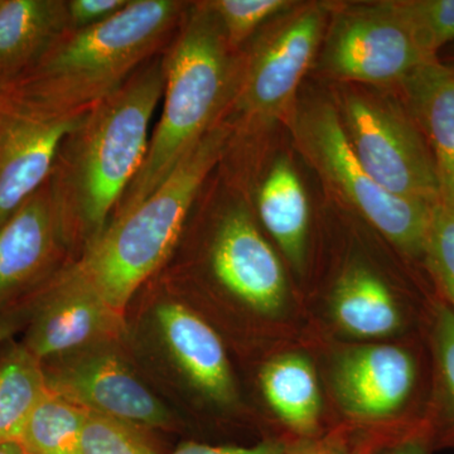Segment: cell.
Segmentation results:
<instances>
[{
    "label": "cell",
    "mask_w": 454,
    "mask_h": 454,
    "mask_svg": "<svg viewBox=\"0 0 454 454\" xmlns=\"http://www.w3.org/2000/svg\"><path fill=\"white\" fill-rule=\"evenodd\" d=\"M231 133V125L217 122L151 196L113 219L90 243L77 268L119 315L177 244L191 207L225 154Z\"/></svg>",
    "instance_id": "5b68a950"
},
{
    "label": "cell",
    "mask_w": 454,
    "mask_h": 454,
    "mask_svg": "<svg viewBox=\"0 0 454 454\" xmlns=\"http://www.w3.org/2000/svg\"><path fill=\"white\" fill-rule=\"evenodd\" d=\"M164 56L163 112L145 163L113 219L133 210L169 177L184 155L221 121L234 95L240 52L206 2L191 3Z\"/></svg>",
    "instance_id": "277c9868"
},
{
    "label": "cell",
    "mask_w": 454,
    "mask_h": 454,
    "mask_svg": "<svg viewBox=\"0 0 454 454\" xmlns=\"http://www.w3.org/2000/svg\"><path fill=\"white\" fill-rule=\"evenodd\" d=\"M292 0H208L206 4L219 20L232 50L252 40L267 23L294 7Z\"/></svg>",
    "instance_id": "484cf974"
},
{
    "label": "cell",
    "mask_w": 454,
    "mask_h": 454,
    "mask_svg": "<svg viewBox=\"0 0 454 454\" xmlns=\"http://www.w3.org/2000/svg\"><path fill=\"white\" fill-rule=\"evenodd\" d=\"M334 423L426 428L432 360L423 333L385 342H339L310 337Z\"/></svg>",
    "instance_id": "8992f818"
},
{
    "label": "cell",
    "mask_w": 454,
    "mask_h": 454,
    "mask_svg": "<svg viewBox=\"0 0 454 454\" xmlns=\"http://www.w3.org/2000/svg\"><path fill=\"white\" fill-rule=\"evenodd\" d=\"M331 2H297L267 23L240 51L230 107L249 128L291 118L301 82L313 70Z\"/></svg>",
    "instance_id": "30bf717a"
},
{
    "label": "cell",
    "mask_w": 454,
    "mask_h": 454,
    "mask_svg": "<svg viewBox=\"0 0 454 454\" xmlns=\"http://www.w3.org/2000/svg\"><path fill=\"white\" fill-rule=\"evenodd\" d=\"M7 91L0 86V110H2L4 104L7 103Z\"/></svg>",
    "instance_id": "e575fe53"
},
{
    "label": "cell",
    "mask_w": 454,
    "mask_h": 454,
    "mask_svg": "<svg viewBox=\"0 0 454 454\" xmlns=\"http://www.w3.org/2000/svg\"><path fill=\"white\" fill-rule=\"evenodd\" d=\"M0 454H27V450L20 441H12L0 443Z\"/></svg>",
    "instance_id": "d6a6232c"
},
{
    "label": "cell",
    "mask_w": 454,
    "mask_h": 454,
    "mask_svg": "<svg viewBox=\"0 0 454 454\" xmlns=\"http://www.w3.org/2000/svg\"><path fill=\"white\" fill-rule=\"evenodd\" d=\"M27 454H29V453H27Z\"/></svg>",
    "instance_id": "d590c367"
},
{
    "label": "cell",
    "mask_w": 454,
    "mask_h": 454,
    "mask_svg": "<svg viewBox=\"0 0 454 454\" xmlns=\"http://www.w3.org/2000/svg\"><path fill=\"white\" fill-rule=\"evenodd\" d=\"M391 7L427 59L454 43V0H389Z\"/></svg>",
    "instance_id": "cb8c5ba5"
},
{
    "label": "cell",
    "mask_w": 454,
    "mask_h": 454,
    "mask_svg": "<svg viewBox=\"0 0 454 454\" xmlns=\"http://www.w3.org/2000/svg\"><path fill=\"white\" fill-rule=\"evenodd\" d=\"M155 319L173 360L203 402L219 413H244L229 348L216 328L179 301L158 306Z\"/></svg>",
    "instance_id": "5bb4252c"
},
{
    "label": "cell",
    "mask_w": 454,
    "mask_h": 454,
    "mask_svg": "<svg viewBox=\"0 0 454 454\" xmlns=\"http://www.w3.org/2000/svg\"><path fill=\"white\" fill-rule=\"evenodd\" d=\"M47 390L41 361L25 345L13 346L0 361V443L20 442Z\"/></svg>",
    "instance_id": "7402d4cb"
},
{
    "label": "cell",
    "mask_w": 454,
    "mask_h": 454,
    "mask_svg": "<svg viewBox=\"0 0 454 454\" xmlns=\"http://www.w3.org/2000/svg\"><path fill=\"white\" fill-rule=\"evenodd\" d=\"M411 433L414 432L337 422L316 437L289 442L284 454H373L385 444Z\"/></svg>",
    "instance_id": "d4e9b609"
},
{
    "label": "cell",
    "mask_w": 454,
    "mask_h": 454,
    "mask_svg": "<svg viewBox=\"0 0 454 454\" xmlns=\"http://www.w3.org/2000/svg\"><path fill=\"white\" fill-rule=\"evenodd\" d=\"M130 0H68L67 29H82L106 22L127 7Z\"/></svg>",
    "instance_id": "f1b7e54d"
},
{
    "label": "cell",
    "mask_w": 454,
    "mask_h": 454,
    "mask_svg": "<svg viewBox=\"0 0 454 454\" xmlns=\"http://www.w3.org/2000/svg\"><path fill=\"white\" fill-rule=\"evenodd\" d=\"M65 234L49 179L0 226V307L49 269Z\"/></svg>",
    "instance_id": "ac0fdd59"
},
{
    "label": "cell",
    "mask_w": 454,
    "mask_h": 454,
    "mask_svg": "<svg viewBox=\"0 0 454 454\" xmlns=\"http://www.w3.org/2000/svg\"><path fill=\"white\" fill-rule=\"evenodd\" d=\"M426 336L432 382L424 427L435 452L454 450V312L438 295L430 304Z\"/></svg>",
    "instance_id": "44dd1931"
},
{
    "label": "cell",
    "mask_w": 454,
    "mask_h": 454,
    "mask_svg": "<svg viewBox=\"0 0 454 454\" xmlns=\"http://www.w3.org/2000/svg\"><path fill=\"white\" fill-rule=\"evenodd\" d=\"M288 444L280 437H265L254 446H211L188 442L169 454H284Z\"/></svg>",
    "instance_id": "f546056e"
},
{
    "label": "cell",
    "mask_w": 454,
    "mask_h": 454,
    "mask_svg": "<svg viewBox=\"0 0 454 454\" xmlns=\"http://www.w3.org/2000/svg\"><path fill=\"white\" fill-rule=\"evenodd\" d=\"M427 61L389 0L331 2L313 70L331 83L396 88Z\"/></svg>",
    "instance_id": "8fae6325"
},
{
    "label": "cell",
    "mask_w": 454,
    "mask_h": 454,
    "mask_svg": "<svg viewBox=\"0 0 454 454\" xmlns=\"http://www.w3.org/2000/svg\"><path fill=\"white\" fill-rule=\"evenodd\" d=\"M330 97L352 152L370 177L400 199L435 206L434 157L396 88L331 83Z\"/></svg>",
    "instance_id": "9c48e42d"
},
{
    "label": "cell",
    "mask_w": 454,
    "mask_h": 454,
    "mask_svg": "<svg viewBox=\"0 0 454 454\" xmlns=\"http://www.w3.org/2000/svg\"><path fill=\"white\" fill-rule=\"evenodd\" d=\"M437 167L442 205L454 208V67L424 62L396 86Z\"/></svg>",
    "instance_id": "d6986e66"
},
{
    "label": "cell",
    "mask_w": 454,
    "mask_h": 454,
    "mask_svg": "<svg viewBox=\"0 0 454 454\" xmlns=\"http://www.w3.org/2000/svg\"><path fill=\"white\" fill-rule=\"evenodd\" d=\"M328 227L317 232L303 291L309 339L385 342L423 333L432 284L363 223Z\"/></svg>",
    "instance_id": "6da1fadb"
},
{
    "label": "cell",
    "mask_w": 454,
    "mask_h": 454,
    "mask_svg": "<svg viewBox=\"0 0 454 454\" xmlns=\"http://www.w3.org/2000/svg\"><path fill=\"white\" fill-rule=\"evenodd\" d=\"M47 387L90 413L131 427L160 428L169 423L166 406L116 355L89 352L44 370Z\"/></svg>",
    "instance_id": "4fadbf2b"
},
{
    "label": "cell",
    "mask_w": 454,
    "mask_h": 454,
    "mask_svg": "<svg viewBox=\"0 0 454 454\" xmlns=\"http://www.w3.org/2000/svg\"><path fill=\"white\" fill-rule=\"evenodd\" d=\"M208 277L247 325L258 363L309 337L303 295L244 202L217 217L206 250Z\"/></svg>",
    "instance_id": "52a82bcc"
},
{
    "label": "cell",
    "mask_w": 454,
    "mask_h": 454,
    "mask_svg": "<svg viewBox=\"0 0 454 454\" xmlns=\"http://www.w3.org/2000/svg\"><path fill=\"white\" fill-rule=\"evenodd\" d=\"M164 79L162 53L90 109L66 139L50 177L66 232L77 225L94 240L107 226L145 163Z\"/></svg>",
    "instance_id": "7a4b0ae2"
},
{
    "label": "cell",
    "mask_w": 454,
    "mask_h": 454,
    "mask_svg": "<svg viewBox=\"0 0 454 454\" xmlns=\"http://www.w3.org/2000/svg\"><path fill=\"white\" fill-rule=\"evenodd\" d=\"M426 270L435 294L454 312V208L442 203L430 221Z\"/></svg>",
    "instance_id": "4316f807"
},
{
    "label": "cell",
    "mask_w": 454,
    "mask_h": 454,
    "mask_svg": "<svg viewBox=\"0 0 454 454\" xmlns=\"http://www.w3.org/2000/svg\"><path fill=\"white\" fill-rule=\"evenodd\" d=\"M88 411L50 389L27 423L20 443L29 454H82Z\"/></svg>",
    "instance_id": "603a6c76"
},
{
    "label": "cell",
    "mask_w": 454,
    "mask_h": 454,
    "mask_svg": "<svg viewBox=\"0 0 454 454\" xmlns=\"http://www.w3.org/2000/svg\"><path fill=\"white\" fill-rule=\"evenodd\" d=\"M121 319L76 267L38 303L23 345L42 363L109 339Z\"/></svg>",
    "instance_id": "2e32d148"
},
{
    "label": "cell",
    "mask_w": 454,
    "mask_h": 454,
    "mask_svg": "<svg viewBox=\"0 0 454 454\" xmlns=\"http://www.w3.org/2000/svg\"><path fill=\"white\" fill-rule=\"evenodd\" d=\"M286 127L298 153L334 201L430 283L426 270L427 240L437 205L391 195L370 177L346 139L330 97L298 98Z\"/></svg>",
    "instance_id": "ba28073f"
},
{
    "label": "cell",
    "mask_w": 454,
    "mask_h": 454,
    "mask_svg": "<svg viewBox=\"0 0 454 454\" xmlns=\"http://www.w3.org/2000/svg\"><path fill=\"white\" fill-rule=\"evenodd\" d=\"M190 3L130 0L106 22L66 29L17 82L9 98L53 115L89 112L172 40Z\"/></svg>",
    "instance_id": "3957f363"
},
{
    "label": "cell",
    "mask_w": 454,
    "mask_h": 454,
    "mask_svg": "<svg viewBox=\"0 0 454 454\" xmlns=\"http://www.w3.org/2000/svg\"><path fill=\"white\" fill-rule=\"evenodd\" d=\"M86 113L53 115L8 97L0 110V226L49 181Z\"/></svg>",
    "instance_id": "7c38bea8"
},
{
    "label": "cell",
    "mask_w": 454,
    "mask_h": 454,
    "mask_svg": "<svg viewBox=\"0 0 454 454\" xmlns=\"http://www.w3.org/2000/svg\"><path fill=\"white\" fill-rule=\"evenodd\" d=\"M434 452L432 441L424 428L385 444L373 454H433Z\"/></svg>",
    "instance_id": "4dcf8cb0"
},
{
    "label": "cell",
    "mask_w": 454,
    "mask_h": 454,
    "mask_svg": "<svg viewBox=\"0 0 454 454\" xmlns=\"http://www.w3.org/2000/svg\"><path fill=\"white\" fill-rule=\"evenodd\" d=\"M82 454H155L129 424L90 413L83 427Z\"/></svg>",
    "instance_id": "83f0119b"
},
{
    "label": "cell",
    "mask_w": 454,
    "mask_h": 454,
    "mask_svg": "<svg viewBox=\"0 0 454 454\" xmlns=\"http://www.w3.org/2000/svg\"><path fill=\"white\" fill-rule=\"evenodd\" d=\"M17 327V318L13 316L0 313V342L8 339Z\"/></svg>",
    "instance_id": "1f68e13d"
},
{
    "label": "cell",
    "mask_w": 454,
    "mask_h": 454,
    "mask_svg": "<svg viewBox=\"0 0 454 454\" xmlns=\"http://www.w3.org/2000/svg\"><path fill=\"white\" fill-rule=\"evenodd\" d=\"M256 387L276 437L288 442L316 437L333 426L312 352L288 346L256 364Z\"/></svg>",
    "instance_id": "9a60e30c"
},
{
    "label": "cell",
    "mask_w": 454,
    "mask_h": 454,
    "mask_svg": "<svg viewBox=\"0 0 454 454\" xmlns=\"http://www.w3.org/2000/svg\"><path fill=\"white\" fill-rule=\"evenodd\" d=\"M437 59L442 64L454 67V43L450 44V46H447L446 49L442 51Z\"/></svg>",
    "instance_id": "836d02e7"
},
{
    "label": "cell",
    "mask_w": 454,
    "mask_h": 454,
    "mask_svg": "<svg viewBox=\"0 0 454 454\" xmlns=\"http://www.w3.org/2000/svg\"><path fill=\"white\" fill-rule=\"evenodd\" d=\"M67 28L64 0H0V86L17 82Z\"/></svg>",
    "instance_id": "ffe728a7"
},
{
    "label": "cell",
    "mask_w": 454,
    "mask_h": 454,
    "mask_svg": "<svg viewBox=\"0 0 454 454\" xmlns=\"http://www.w3.org/2000/svg\"><path fill=\"white\" fill-rule=\"evenodd\" d=\"M256 217L303 295L315 260L317 231L306 188L291 158L280 155L256 191Z\"/></svg>",
    "instance_id": "e0dca14e"
}]
</instances>
